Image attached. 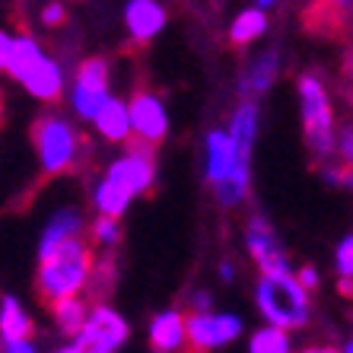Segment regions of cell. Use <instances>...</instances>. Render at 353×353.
I'll return each mask as SVG.
<instances>
[{
    "label": "cell",
    "instance_id": "obj_13",
    "mask_svg": "<svg viewBox=\"0 0 353 353\" xmlns=\"http://www.w3.org/2000/svg\"><path fill=\"white\" fill-rule=\"evenodd\" d=\"M124 23L137 41H150L165 26V10L153 0H131L124 7Z\"/></svg>",
    "mask_w": 353,
    "mask_h": 353
},
{
    "label": "cell",
    "instance_id": "obj_27",
    "mask_svg": "<svg viewBox=\"0 0 353 353\" xmlns=\"http://www.w3.org/2000/svg\"><path fill=\"white\" fill-rule=\"evenodd\" d=\"M337 274L344 280H353V236H347L337 245Z\"/></svg>",
    "mask_w": 353,
    "mask_h": 353
},
{
    "label": "cell",
    "instance_id": "obj_16",
    "mask_svg": "<svg viewBox=\"0 0 353 353\" xmlns=\"http://www.w3.org/2000/svg\"><path fill=\"white\" fill-rule=\"evenodd\" d=\"M185 337H188V319L181 312H163L153 319L150 325V341L157 350H165V353H175L181 344H185Z\"/></svg>",
    "mask_w": 353,
    "mask_h": 353
},
{
    "label": "cell",
    "instance_id": "obj_14",
    "mask_svg": "<svg viewBox=\"0 0 353 353\" xmlns=\"http://www.w3.org/2000/svg\"><path fill=\"white\" fill-rule=\"evenodd\" d=\"M26 92L32 99H41V102H54V99L61 96V90H64V74H61V67L58 61H51V58H41L39 64L26 74L23 80Z\"/></svg>",
    "mask_w": 353,
    "mask_h": 353
},
{
    "label": "cell",
    "instance_id": "obj_38",
    "mask_svg": "<svg viewBox=\"0 0 353 353\" xmlns=\"http://www.w3.org/2000/svg\"><path fill=\"white\" fill-rule=\"evenodd\" d=\"M347 67H350V74H353V54H350V58H347Z\"/></svg>",
    "mask_w": 353,
    "mask_h": 353
},
{
    "label": "cell",
    "instance_id": "obj_39",
    "mask_svg": "<svg viewBox=\"0 0 353 353\" xmlns=\"http://www.w3.org/2000/svg\"><path fill=\"white\" fill-rule=\"evenodd\" d=\"M344 353H353V341H350V344H347V347H344Z\"/></svg>",
    "mask_w": 353,
    "mask_h": 353
},
{
    "label": "cell",
    "instance_id": "obj_5",
    "mask_svg": "<svg viewBox=\"0 0 353 353\" xmlns=\"http://www.w3.org/2000/svg\"><path fill=\"white\" fill-rule=\"evenodd\" d=\"M74 112L86 121H96L102 108L112 102L108 96V61L105 58H86L77 67V83L70 92Z\"/></svg>",
    "mask_w": 353,
    "mask_h": 353
},
{
    "label": "cell",
    "instance_id": "obj_33",
    "mask_svg": "<svg viewBox=\"0 0 353 353\" xmlns=\"http://www.w3.org/2000/svg\"><path fill=\"white\" fill-rule=\"evenodd\" d=\"M191 305H194V312H210V293H194V299H191Z\"/></svg>",
    "mask_w": 353,
    "mask_h": 353
},
{
    "label": "cell",
    "instance_id": "obj_28",
    "mask_svg": "<svg viewBox=\"0 0 353 353\" xmlns=\"http://www.w3.org/2000/svg\"><path fill=\"white\" fill-rule=\"evenodd\" d=\"M337 153L344 159L347 169H353V128H344L341 131V140H337Z\"/></svg>",
    "mask_w": 353,
    "mask_h": 353
},
{
    "label": "cell",
    "instance_id": "obj_19",
    "mask_svg": "<svg viewBox=\"0 0 353 353\" xmlns=\"http://www.w3.org/2000/svg\"><path fill=\"white\" fill-rule=\"evenodd\" d=\"M32 319L19 309V303L13 296H3V309H0V334H3V344H13V341H29L32 337Z\"/></svg>",
    "mask_w": 353,
    "mask_h": 353
},
{
    "label": "cell",
    "instance_id": "obj_12",
    "mask_svg": "<svg viewBox=\"0 0 353 353\" xmlns=\"http://www.w3.org/2000/svg\"><path fill=\"white\" fill-rule=\"evenodd\" d=\"M242 163H245V159L239 157V147L232 143L230 131L226 134L214 131L210 137H207V179L214 181V185L226 181Z\"/></svg>",
    "mask_w": 353,
    "mask_h": 353
},
{
    "label": "cell",
    "instance_id": "obj_11",
    "mask_svg": "<svg viewBox=\"0 0 353 353\" xmlns=\"http://www.w3.org/2000/svg\"><path fill=\"white\" fill-rule=\"evenodd\" d=\"M41 58H45V54H41L39 41H35L32 35H19V39H13L10 32L0 35V67H3L13 80L23 83L26 74H29Z\"/></svg>",
    "mask_w": 353,
    "mask_h": 353
},
{
    "label": "cell",
    "instance_id": "obj_26",
    "mask_svg": "<svg viewBox=\"0 0 353 353\" xmlns=\"http://www.w3.org/2000/svg\"><path fill=\"white\" fill-rule=\"evenodd\" d=\"M90 236L96 239L99 245H115L118 239H121V226H118L115 220H108V216H99V220L92 223Z\"/></svg>",
    "mask_w": 353,
    "mask_h": 353
},
{
    "label": "cell",
    "instance_id": "obj_9",
    "mask_svg": "<svg viewBox=\"0 0 353 353\" xmlns=\"http://www.w3.org/2000/svg\"><path fill=\"white\" fill-rule=\"evenodd\" d=\"M188 319V341H191V350L197 353H207L214 350L220 344H230L236 341L239 331H242V321L236 315H214V312H191L185 315Z\"/></svg>",
    "mask_w": 353,
    "mask_h": 353
},
{
    "label": "cell",
    "instance_id": "obj_37",
    "mask_svg": "<svg viewBox=\"0 0 353 353\" xmlns=\"http://www.w3.org/2000/svg\"><path fill=\"white\" fill-rule=\"evenodd\" d=\"M58 353H83V350H80V347H77V344H67L64 350H58Z\"/></svg>",
    "mask_w": 353,
    "mask_h": 353
},
{
    "label": "cell",
    "instance_id": "obj_24",
    "mask_svg": "<svg viewBox=\"0 0 353 353\" xmlns=\"http://www.w3.org/2000/svg\"><path fill=\"white\" fill-rule=\"evenodd\" d=\"M245 197H248V163H242L230 179L216 185V201H220L223 207H236V204H242Z\"/></svg>",
    "mask_w": 353,
    "mask_h": 353
},
{
    "label": "cell",
    "instance_id": "obj_36",
    "mask_svg": "<svg viewBox=\"0 0 353 353\" xmlns=\"http://www.w3.org/2000/svg\"><path fill=\"white\" fill-rule=\"evenodd\" d=\"M220 274H223V280H232V264H223Z\"/></svg>",
    "mask_w": 353,
    "mask_h": 353
},
{
    "label": "cell",
    "instance_id": "obj_23",
    "mask_svg": "<svg viewBox=\"0 0 353 353\" xmlns=\"http://www.w3.org/2000/svg\"><path fill=\"white\" fill-rule=\"evenodd\" d=\"M51 312H54V321H58V328L64 334H70L77 341L80 331L86 328V321H90V312H86V305L80 299H64V303L51 305Z\"/></svg>",
    "mask_w": 353,
    "mask_h": 353
},
{
    "label": "cell",
    "instance_id": "obj_25",
    "mask_svg": "<svg viewBox=\"0 0 353 353\" xmlns=\"http://www.w3.org/2000/svg\"><path fill=\"white\" fill-rule=\"evenodd\" d=\"M248 353H293V344H290L287 331L280 328H261L252 334V341H248Z\"/></svg>",
    "mask_w": 353,
    "mask_h": 353
},
{
    "label": "cell",
    "instance_id": "obj_18",
    "mask_svg": "<svg viewBox=\"0 0 353 353\" xmlns=\"http://www.w3.org/2000/svg\"><path fill=\"white\" fill-rule=\"evenodd\" d=\"M255 134H258V105L255 102H242L232 115V124H230V137L232 143L239 147V157L248 163L252 157V143H255Z\"/></svg>",
    "mask_w": 353,
    "mask_h": 353
},
{
    "label": "cell",
    "instance_id": "obj_7",
    "mask_svg": "<svg viewBox=\"0 0 353 353\" xmlns=\"http://www.w3.org/2000/svg\"><path fill=\"white\" fill-rule=\"evenodd\" d=\"M124 337H128V321L108 305H92L90 321L74 344L83 353H115L124 344Z\"/></svg>",
    "mask_w": 353,
    "mask_h": 353
},
{
    "label": "cell",
    "instance_id": "obj_31",
    "mask_svg": "<svg viewBox=\"0 0 353 353\" xmlns=\"http://www.w3.org/2000/svg\"><path fill=\"white\" fill-rule=\"evenodd\" d=\"M296 280L303 283L305 293H312V290H319V271H315L312 264H305V268L299 271V277H296Z\"/></svg>",
    "mask_w": 353,
    "mask_h": 353
},
{
    "label": "cell",
    "instance_id": "obj_17",
    "mask_svg": "<svg viewBox=\"0 0 353 353\" xmlns=\"http://www.w3.org/2000/svg\"><path fill=\"white\" fill-rule=\"evenodd\" d=\"M96 128L99 134L112 143H124V140H131L134 128H131V108L124 105L121 99H112L105 108H102V115L96 118Z\"/></svg>",
    "mask_w": 353,
    "mask_h": 353
},
{
    "label": "cell",
    "instance_id": "obj_32",
    "mask_svg": "<svg viewBox=\"0 0 353 353\" xmlns=\"http://www.w3.org/2000/svg\"><path fill=\"white\" fill-rule=\"evenodd\" d=\"M3 353H35L32 341H13V344H3Z\"/></svg>",
    "mask_w": 353,
    "mask_h": 353
},
{
    "label": "cell",
    "instance_id": "obj_22",
    "mask_svg": "<svg viewBox=\"0 0 353 353\" xmlns=\"http://www.w3.org/2000/svg\"><path fill=\"white\" fill-rule=\"evenodd\" d=\"M264 29H268V17H264V10L252 7V10H245V13H239V17L232 19L230 41L232 45H248V41L261 39Z\"/></svg>",
    "mask_w": 353,
    "mask_h": 353
},
{
    "label": "cell",
    "instance_id": "obj_21",
    "mask_svg": "<svg viewBox=\"0 0 353 353\" xmlns=\"http://www.w3.org/2000/svg\"><path fill=\"white\" fill-rule=\"evenodd\" d=\"M92 201H96V210L102 216H108V220H118V216L128 210V204H131V194L124 188H118L115 181H99L96 191H92Z\"/></svg>",
    "mask_w": 353,
    "mask_h": 353
},
{
    "label": "cell",
    "instance_id": "obj_35",
    "mask_svg": "<svg viewBox=\"0 0 353 353\" xmlns=\"http://www.w3.org/2000/svg\"><path fill=\"white\" fill-rule=\"evenodd\" d=\"M341 293H344V296H353V280H344V277H341Z\"/></svg>",
    "mask_w": 353,
    "mask_h": 353
},
{
    "label": "cell",
    "instance_id": "obj_2",
    "mask_svg": "<svg viewBox=\"0 0 353 353\" xmlns=\"http://www.w3.org/2000/svg\"><path fill=\"white\" fill-rule=\"evenodd\" d=\"M255 293L258 309L271 328L290 331L309 321V293L296 277H261Z\"/></svg>",
    "mask_w": 353,
    "mask_h": 353
},
{
    "label": "cell",
    "instance_id": "obj_29",
    "mask_svg": "<svg viewBox=\"0 0 353 353\" xmlns=\"http://www.w3.org/2000/svg\"><path fill=\"white\" fill-rule=\"evenodd\" d=\"M325 181L341 185V188H353V169L341 165V169H325Z\"/></svg>",
    "mask_w": 353,
    "mask_h": 353
},
{
    "label": "cell",
    "instance_id": "obj_6",
    "mask_svg": "<svg viewBox=\"0 0 353 353\" xmlns=\"http://www.w3.org/2000/svg\"><path fill=\"white\" fill-rule=\"evenodd\" d=\"M108 181H115L118 188H124L128 194H143V191L153 188V179H157V163H153V147L131 140V147L121 159L108 165Z\"/></svg>",
    "mask_w": 353,
    "mask_h": 353
},
{
    "label": "cell",
    "instance_id": "obj_3",
    "mask_svg": "<svg viewBox=\"0 0 353 353\" xmlns=\"http://www.w3.org/2000/svg\"><path fill=\"white\" fill-rule=\"evenodd\" d=\"M32 147L39 153V163L45 169V175H61L74 165L77 153H80V134L64 118L41 115L32 124Z\"/></svg>",
    "mask_w": 353,
    "mask_h": 353
},
{
    "label": "cell",
    "instance_id": "obj_20",
    "mask_svg": "<svg viewBox=\"0 0 353 353\" xmlns=\"http://www.w3.org/2000/svg\"><path fill=\"white\" fill-rule=\"evenodd\" d=\"M277 61H280L277 51H264V54H258V58L245 67L239 90L245 92V96L248 92H264L274 83V77H277Z\"/></svg>",
    "mask_w": 353,
    "mask_h": 353
},
{
    "label": "cell",
    "instance_id": "obj_40",
    "mask_svg": "<svg viewBox=\"0 0 353 353\" xmlns=\"http://www.w3.org/2000/svg\"><path fill=\"white\" fill-rule=\"evenodd\" d=\"M153 353H165V350H153Z\"/></svg>",
    "mask_w": 353,
    "mask_h": 353
},
{
    "label": "cell",
    "instance_id": "obj_1",
    "mask_svg": "<svg viewBox=\"0 0 353 353\" xmlns=\"http://www.w3.org/2000/svg\"><path fill=\"white\" fill-rule=\"evenodd\" d=\"M96 268L92 264V255L83 239H74L61 245L58 252L39 258V296L48 299L51 305L64 303V299H77L86 280H90V271Z\"/></svg>",
    "mask_w": 353,
    "mask_h": 353
},
{
    "label": "cell",
    "instance_id": "obj_4",
    "mask_svg": "<svg viewBox=\"0 0 353 353\" xmlns=\"http://www.w3.org/2000/svg\"><path fill=\"white\" fill-rule=\"evenodd\" d=\"M299 99H303L305 147L315 159H328L334 153V118L328 92L315 77H299Z\"/></svg>",
    "mask_w": 353,
    "mask_h": 353
},
{
    "label": "cell",
    "instance_id": "obj_34",
    "mask_svg": "<svg viewBox=\"0 0 353 353\" xmlns=\"http://www.w3.org/2000/svg\"><path fill=\"white\" fill-rule=\"evenodd\" d=\"M303 353H341V350H334V347H305Z\"/></svg>",
    "mask_w": 353,
    "mask_h": 353
},
{
    "label": "cell",
    "instance_id": "obj_8",
    "mask_svg": "<svg viewBox=\"0 0 353 353\" xmlns=\"http://www.w3.org/2000/svg\"><path fill=\"white\" fill-rule=\"evenodd\" d=\"M128 108H131L134 140L147 143V147L163 143L169 118H165V108H163V102H159V96H153L150 90H137L131 96V102H128Z\"/></svg>",
    "mask_w": 353,
    "mask_h": 353
},
{
    "label": "cell",
    "instance_id": "obj_30",
    "mask_svg": "<svg viewBox=\"0 0 353 353\" xmlns=\"http://www.w3.org/2000/svg\"><path fill=\"white\" fill-rule=\"evenodd\" d=\"M67 17V10L61 3H48V7H41V23L45 26H61Z\"/></svg>",
    "mask_w": 353,
    "mask_h": 353
},
{
    "label": "cell",
    "instance_id": "obj_10",
    "mask_svg": "<svg viewBox=\"0 0 353 353\" xmlns=\"http://www.w3.org/2000/svg\"><path fill=\"white\" fill-rule=\"evenodd\" d=\"M245 242H248L252 258H255L258 268H261V277H293L287 258H283V252H280L277 242H274L271 223L264 220V216H255V220L248 223Z\"/></svg>",
    "mask_w": 353,
    "mask_h": 353
},
{
    "label": "cell",
    "instance_id": "obj_15",
    "mask_svg": "<svg viewBox=\"0 0 353 353\" xmlns=\"http://www.w3.org/2000/svg\"><path fill=\"white\" fill-rule=\"evenodd\" d=\"M83 216L77 210H61V214L51 216L48 230L41 232V242H39V258L51 255V252H58L61 245L67 242H74V239H83Z\"/></svg>",
    "mask_w": 353,
    "mask_h": 353
}]
</instances>
